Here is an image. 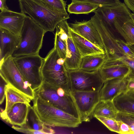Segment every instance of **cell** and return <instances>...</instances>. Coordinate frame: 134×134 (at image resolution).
Returning a JSON list of instances; mask_svg holds the SVG:
<instances>
[{
    "instance_id": "cell-1",
    "label": "cell",
    "mask_w": 134,
    "mask_h": 134,
    "mask_svg": "<svg viewBox=\"0 0 134 134\" xmlns=\"http://www.w3.org/2000/svg\"><path fill=\"white\" fill-rule=\"evenodd\" d=\"M33 107L40 120L52 127L75 128L82 123L80 119L59 109L38 96L32 100Z\"/></svg>"
},
{
    "instance_id": "cell-2",
    "label": "cell",
    "mask_w": 134,
    "mask_h": 134,
    "mask_svg": "<svg viewBox=\"0 0 134 134\" xmlns=\"http://www.w3.org/2000/svg\"><path fill=\"white\" fill-rule=\"evenodd\" d=\"M65 60L59 57L54 47L44 58L41 73L43 81L62 88L69 93L70 83Z\"/></svg>"
},
{
    "instance_id": "cell-3",
    "label": "cell",
    "mask_w": 134,
    "mask_h": 134,
    "mask_svg": "<svg viewBox=\"0 0 134 134\" xmlns=\"http://www.w3.org/2000/svg\"><path fill=\"white\" fill-rule=\"evenodd\" d=\"M18 1L21 12L28 14L46 32H53L58 23L70 18L67 13L52 11L35 0Z\"/></svg>"
},
{
    "instance_id": "cell-4",
    "label": "cell",
    "mask_w": 134,
    "mask_h": 134,
    "mask_svg": "<svg viewBox=\"0 0 134 134\" xmlns=\"http://www.w3.org/2000/svg\"><path fill=\"white\" fill-rule=\"evenodd\" d=\"M46 33L43 28L27 16L22 29L19 46L12 56L38 54Z\"/></svg>"
},
{
    "instance_id": "cell-5",
    "label": "cell",
    "mask_w": 134,
    "mask_h": 134,
    "mask_svg": "<svg viewBox=\"0 0 134 134\" xmlns=\"http://www.w3.org/2000/svg\"><path fill=\"white\" fill-rule=\"evenodd\" d=\"M35 92V96L39 97L55 107L80 119L78 112L70 93L62 88L43 81L40 87Z\"/></svg>"
},
{
    "instance_id": "cell-6",
    "label": "cell",
    "mask_w": 134,
    "mask_h": 134,
    "mask_svg": "<svg viewBox=\"0 0 134 134\" xmlns=\"http://www.w3.org/2000/svg\"><path fill=\"white\" fill-rule=\"evenodd\" d=\"M94 12L92 22L104 26L113 34L116 26L131 19L130 11L123 3L115 7H99Z\"/></svg>"
},
{
    "instance_id": "cell-7",
    "label": "cell",
    "mask_w": 134,
    "mask_h": 134,
    "mask_svg": "<svg viewBox=\"0 0 134 134\" xmlns=\"http://www.w3.org/2000/svg\"><path fill=\"white\" fill-rule=\"evenodd\" d=\"M13 57L20 73L32 89L34 91L38 89L43 82L41 69L44 58L39 54Z\"/></svg>"
},
{
    "instance_id": "cell-8",
    "label": "cell",
    "mask_w": 134,
    "mask_h": 134,
    "mask_svg": "<svg viewBox=\"0 0 134 134\" xmlns=\"http://www.w3.org/2000/svg\"><path fill=\"white\" fill-rule=\"evenodd\" d=\"M0 74L9 85L30 98L32 100L34 99L35 91L20 73L12 56L0 62Z\"/></svg>"
},
{
    "instance_id": "cell-9",
    "label": "cell",
    "mask_w": 134,
    "mask_h": 134,
    "mask_svg": "<svg viewBox=\"0 0 134 134\" xmlns=\"http://www.w3.org/2000/svg\"><path fill=\"white\" fill-rule=\"evenodd\" d=\"M68 71L71 91H97L103 85L104 82L99 70L91 72L80 69Z\"/></svg>"
},
{
    "instance_id": "cell-10",
    "label": "cell",
    "mask_w": 134,
    "mask_h": 134,
    "mask_svg": "<svg viewBox=\"0 0 134 134\" xmlns=\"http://www.w3.org/2000/svg\"><path fill=\"white\" fill-rule=\"evenodd\" d=\"M81 122L90 121L96 106L100 100V90L70 91Z\"/></svg>"
},
{
    "instance_id": "cell-11",
    "label": "cell",
    "mask_w": 134,
    "mask_h": 134,
    "mask_svg": "<svg viewBox=\"0 0 134 134\" xmlns=\"http://www.w3.org/2000/svg\"><path fill=\"white\" fill-rule=\"evenodd\" d=\"M93 23L102 38L106 55L105 60L114 59L126 55L118 44L114 34L100 24Z\"/></svg>"
},
{
    "instance_id": "cell-12",
    "label": "cell",
    "mask_w": 134,
    "mask_h": 134,
    "mask_svg": "<svg viewBox=\"0 0 134 134\" xmlns=\"http://www.w3.org/2000/svg\"><path fill=\"white\" fill-rule=\"evenodd\" d=\"M69 26L78 34L105 51L100 34L90 19L80 22L76 21L74 23L70 24Z\"/></svg>"
},
{
    "instance_id": "cell-13",
    "label": "cell",
    "mask_w": 134,
    "mask_h": 134,
    "mask_svg": "<svg viewBox=\"0 0 134 134\" xmlns=\"http://www.w3.org/2000/svg\"><path fill=\"white\" fill-rule=\"evenodd\" d=\"M24 13H18L9 9L0 13V28L4 29L20 37L25 18Z\"/></svg>"
},
{
    "instance_id": "cell-14",
    "label": "cell",
    "mask_w": 134,
    "mask_h": 134,
    "mask_svg": "<svg viewBox=\"0 0 134 134\" xmlns=\"http://www.w3.org/2000/svg\"><path fill=\"white\" fill-rule=\"evenodd\" d=\"M99 71L104 82L123 77L127 75L131 70L129 66L122 62L113 59L105 61Z\"/></svg>"
},
{
    "instance_id": "cell-15",
    "label": "cell",
    "mask_w": 134,
    "mask_h": 134,
    "mask_svg": "<svg viewBox=\"0 0 134 134\" xmlns=\"http://www.w3.org/2000/svg\"><path fill=\"white\" fill-rule=\"evenodd\" d=\"M127 75L122 78L104 81L100 90V100H113L115 98L125 92L128 83Z\"/></svg>"
},
{
    "instance_id": "cell-16",
    "label": "cell",
    "mask_w": 134,
    "mask_h": 134,
    "mask_svg": "<svg viewBox=\"0 0 134 134\" xmlns=\"http://www.w3.org/2000/svg\"><path fill=\"white\" fill-rule=\"evenodd\" d=\"M30 105V104L23 103H15L6 112L2 109L1 117L11 125L21 126L26 124L29 108Z\"/></svg>"
},
{
    "instance_id": "cell-17",
    "label": "cell",
    "mask_w": 134,
    "mask_h": 134,
    "mask_svg": "<svg viewBox=\"0 0 134 134\" xmlns=\"http://www.w3.org/2000/svg\"><path fill=\"white\" fill-rule=\"evenodd\" d=\"M20 41V37L6 30L0 28V62L12 56L18 48Z\"/></svg>"
},
{
    "instance_id": "cell-18",
    "label": "cell",
    "mask_w": 134,
    "mask_h": 134,
    "mask_svg": "<svg viewBox=\"0 0 134 134\" xmlns=\"http://www.w3.org/2000/svg\"><path fill=\"white\" fill-rule=\"evenodd\" d=\"M67 46L66 55L64 62L66 69L67 70L79 69L82 57L79 50L74 44L70 34L68 38Z\"/></svg>"
},
{
    "instance_id": "cell-19",
    "label": "cell",
    "mask_w": 134,
    "mask_h": 134,
    "mask_svg": "<svg viewBox=\"0 0 134 134\" xmlns=\"http://www.w3.org/2000/svg\"><path fill=\"white\" fill-rule=\"evenodd\" d=\"M70 32L74 43L82 57L92 54H105L104 50L96 46L78 34L70 27Z\"/></svg>"
},
{
    "instance_id": "cell-20",
    "label": "cell",
    "mask_w": 134,
    "mask_h": 134,
    "mask_svg": "<svg viewBox=\"0 0 134 134\" xmlns=\"http://www.w3.org/2000/svg\"><path fill=\"white\" fill-rule=\"evenodd\" d=\"M105 54H94L82 57L79 69L88 72L99 70L105 61Z\"/></svg>"
},
{
    "instance_id": "cell-21",
    "label": "cell",
    "mask_w": 134,
    "mask_h": 134,
    "mask_svg": "<svg viewBox=\"0 0 134 134\" xmlns=\"http://www.w3.org/2000/svg\"><path fill=\"white\" fill-rule=\"evenodd\" d=\"M6 99L5 110L6 112L9 110L15 103H23L30 104L31 99L20 91L8 85L5 90Z\"/></svg>"
},
{
    "instance_id": "cell-22",
    "label": "cell",
    "mask_w": 134,
    "mask_h": 134,
    "mask_svg": "<svg viewBox=\"0 0 134 134\" xmlns=\"http://www.w3.org/2000/svg\"><path fill=\"white\" fill-rule=\"evenodd\" d=\"M119 111L134 114V92H124L113 100Z\"/></svg>"
},
{
    "instance_id": "cell-23",
    "label": "cell",
    "mask_w": 134,
    "mask_h": 134,
    "mask_svg": "<svg viewBox=\"0 0 134 134\" xmlns=\"http://www.w3.org/2000/svg\"><path fill=\"white\" fill-rule=\"evenodd\" d=\"M118 111L113 100H100L96 106L92 114L93 117H103L115 119Z\"/></svg>"
},
{
    "instance_id": "cell-24",
    "label": "cell",
    "mask_w": 134,
    "mask_h": 134,
    "mask_svg": "<svg viewBox=\"0 0 134 134\" xmlns=\"http://www.w3.org/2000/svg\"><path fill=\"white\" fill-rule=\"evenodd\" d=\"M25 125L28 127L37 131H43L47 134L55 133L51 127L45 125L40 119L33 106H30Z\"/></svg>"
},
{
    "instance_id": "cell-25",
    "label": "cell",
    "mask_w": 134,
    "mask_h": 134,
    "mask_svg": "<svg viewBox=\"0 0 134 134\" xmlns=\"http://www.w3.org/2000/svg\"><path fill=\"white\" fill-rule=\"evenodd\" d=\"M99 7L98 5L88 3L72 1L68 5L67 10L71 14H88L94 12Z\"/></svg>"
},
{
    "instance_id": "cell-26",
    "label": "cell",
    "mask_w": 134,
    "mask_h": 134,
    "mask_svg": "<svg viewBox=\"0 0 134 134\" xmlns=\"http://www.w3.org/2000/svg\"><path fill=\"white\" fill-rule=\"evenodd\" d=\"M127 44H134V22L131 19L116 28Z\"/></svg>"
},
{
    "instance_id": "cell-27",
    "label": "cell",
    "mask_w": 134,
    "mask_h": 134,
    "mask_svg": "<svg viewBox=\"0 0 134 134\" xmlns=\"http://www.w3.org/2000/svg\"><path fill=\"white\" fill-rule=\"evenodd\" d=\"M51 10L55 12L67 13L66 1L64 0H35Z\"/></svg>"
},
{
    "instance_id": "cell-28",
    "label": "cell",
    "mask_w": 134,
    "mask_h": 134,
    "mask_svg": "<svg viewBox=\"0 0 134 134\" xmlns=\"http://www.w3.org/2000/svg\"><path fill=\"white\" fill-rule=\"evenodd\" d=\"M55 33L63 41L67 42L68 38L70 35V27L67 19L63 20L57 25Z\"/></svg>"
},
{
    "instance_id": "cell-29",
    "label": "cell",
    "mask_w": 134,
    "mask_h": 134,
    "mask_svg": "<svg viewBox=\"0 0 134 134\" xmlns=\"http://www.w3.org/2000/svg\"><path fill=\"white\" fill-rule=\"evenodd\" d=\"M67 42L61 40L55 34L54 47L59 57L65 60L67 53Z\"/></svg>"
},
{
    "instance_id": "cell-30",
    "label": "cell",
    "mask_w": 134,
    "mask_h": 134,
    "mask_svg": "<svg viewBox=\"0 0 134 134\" xmlns=\"http://www.w3.org/2000/svg\"><path fill=\"white\" fill-rule=\"evenodd\" d=\"M94 117L103 123L110 130L120 134L119 125L116 120L98 116H96Z\"/></svg>"
},
{
    "instance_id": "cell-31",
    "label": "cell",
    "mask_w": 134,
    "mask_h": 134,
    "mask_svg": "<svg viewBox=\"0 0 134 134\" xmlns=\"http://www.w3.org/2000/svg\"><path fill=\"white\" fill-rule=\"evenodd\" d=\"M116 120L121 121L130 127L132 134H134V114L118 112Z\"/></svg>"
},
{
    "instance_id": "cell-32",
    "label": "cell",
    "mask_w": 134,
    "mask_h": 134,
    "mask_svg": "<svg viewBox=\"0 0 134 134\" xmlns=\"http://www.w3.org/2000/svg\"><path fill=\"white\" fill-rule=\"evenodd\" d=\"M88 3L98 5L99 7H113L117 6L121 2L119 0H71Z\"/></svg>"
},
{
    "instance_id": "cell-33",
    "label": "cell",
    "mask_w": 134,
    "mask_h": 134,
    "mask_svg": "<svg viewBox=\"0 0 134 134\" xmlns=\"http://www.w3.org/2000/svg\"><path fill=\"white\" fill-rule=\"evenodd\" d=\"M12 127L15 130L19 132L26 133L35 134H47L43 131H37L27 127L25 125L21 126L13 125Z\"/></svg>"
},
{
    "instance_id": "cell-34",
    "label": "cell",
    "mask_w": 134,
    "mask_h": 134,
    "mask_svg": "<svg viewBox=\"0 0 134 134\" xmlns=\"http://www.w3.org/2000/svg\"><path fill=\"white\" fill-rule=\"evenodd\" d=\"M116 59L122 62L129 66L131 72L134 74V57L124 55Z\"/></svg>"
},
{
    "instance_id": "cell-35",
    "label": "cell",
    "mask_w": 134,
    "mask_h": 134,
    "mask_svg": "<svg viewBox=\"0 0 134 134\" xmlns=\"http://www.w3.org/2000/svg\"><path fill=\"white\" fill-rule=\"evenodd\" d=\"M116 40L118 45L123 51L126 55L134 57V54L128 47L125 41L116 38Z\"/></svg>"
},
{
    "instance_id": "cell-36",
    "label": "cell",
    "mask_w": 134,
    "mask_h": 134,
    "mask_svg": "<svg viewBox=\"0 0 134 134\" xmlns=\"http://www.w3.org/2000/svg\"><path fill=\"white\" fill-rule=\"evenodd\" d=\"M0 82V104L1 105L3 103L5 97V90L8 84L1 76Z\"/></svg>"
},
{
    "instance_id": "cell-37",
    "label": "cell",
    "mask_w": 134,
    "mask_h": 134,
    "mask_svg": "<svg viewBox=\"0 0 134 134\" xmlns=\"http://www.w3.org/2000/svg\"><path fill=\"white\" fill-rule=\"evenodd\" d=\"M116 120H117L119 125L120 134H132L130 127L127 124L121 121Z\"/></svg>"
},
{
    "instance_id": "cell-38",
    "label": "cell",
    "mask_w": 134,
    "mask_h": 134,
    "mask_svg": "<svg viewBox=\"0 0 134 134\" xmlns=\"http://www.w3.org/2000/svg\"><path fill=\"white\" fill-rule=\"evenodd\" d=\"M127 8L134 13V0H124Z\"/></svg>"
},
{
    "instance_id": "cell-39",
    "label": "cell",
    "mask_w": 134,
    "mask_h": 134,
    "mask_svg": "<svg viewBox=\"0 0 134 134\" xmlns=\"http://www.w3.org/2000/svg\"><path fill=\"white\" fill-rule=\"evenodd\" d=\"M5 2L6 0H0V9L1 11L9 9Z\"/></svg>"
},
{
    "instance_id": "cell-40",
    "label": "cell",
    "mask_w": 134,
    "mask_h": 134,
    "mask_svg": "<svg viewBox=\"0 0 134 134\" xmlns=\"http://www.w3.org/2000/svg\"><path fill=\"white\" fill-rule=\"evenodd\" d=\"M127 78L134 81V74L132 73L131 71L127 75Z\"/></svg>"
},
{
    "instance_id": "cell-41",
    "label": "cell",
    "mask_w": 134,
    "mask_h": 134,
    "mask_svg": "<svg viewBox=\"0 0 134 134\" xmlns=\"http://www.w3.org/2000/svg\"><path fill=\"white\" fill-rule=\"evenodd\" d=\"M127 45L132 52L134 54V44H127Z\"/></svg>"
},
{
    "instance_id": "cell-42",
    "label": "cell",
    "mask_w": 134,
    "mask_h": 134,
    "mask_svg": "<svg viewBox=\"0 0 134 134\" xmlns=\"http://www.w3.org/2000/svg\"><path fill=\"white\" fill-rule=\"evenodd\" d=\"M131 16L132 19L134 22V13H131Z\"/></svg>"
}]
</instances>
